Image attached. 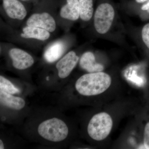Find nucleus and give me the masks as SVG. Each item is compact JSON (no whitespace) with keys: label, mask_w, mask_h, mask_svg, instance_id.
I'll use <instances>...</instances> for the list:
<instances>
[{"label":"nucleus","mask_w":149,"mask_h":149,"mask_svg":"<svg viewBox=\"0 0 149 149\" xmlns=\"http://www.w3.org/2000/svg\"><path fill=\"white\" fill-rule=\"evenodd\" d=\"M141 37L142 43L149 51V22L142 27L141 31Z\"/></svg>","instance_id":"nucleus-16"},{"label":"nucleus","mask_w":149,"mask_h":149,"mask_svg":"<svg viewBox=\"0 0 149 149\" xmlns=\"http://www.w3.org/2000/svg\"><path fill=\"white\" fill-rule=\"evenodd\" d=\"M25 3L20 0H2L1 14L6 23L15 29L22 26L29 13Z\"/></svg>","instance_id":"nucleus-4"},{"label":"nucleus","mask_w":149,"mask_h":149,"mask_svg":"<svg viewBox=\"0 0 149 149\" xmlns=\"http://www.w3.org/2000/svg\"><path fill=\"white\" fill-rule=\"evenodd\" d=\"M137 3H143L146 2L149 0H135Z\"/></svg>","instance_id":"nucleus-21"},{"label":"nucleus","mask_w":149,"mask_h":149,"mask_svg":"<svg viewBox=\"0 0 149 149\" xmlns=\"http://www.w3.org/2000/svg\"><path fill=\"white\" fill-rule=\"evenodd\" d=\"M1 53L6 54L13 67L17 70H26L35 63V59L31 54L11 43H1Z\"/></svg>","instance_id":"nucleus-9"},{"label":"nucleus","mask_w":149,"mask_h":149,"mask_svg":"<svg viewBox=\"0 0 149 149\" xmlns=\"http://www.w3.org/2000/svg\"><path fill=\"white\" fill-rule=\"evenodd\" d=\"M0 90L12 95L20 93L19 89L2 75H0Z\"/></svg>","instance_id":"nucleus-15"},{"label":"nucleus","mask_w":149,"mask_h":149,"mask_svg":"<svg viewBox=\"0 0 149 149\" xmlns=\"http://www.w3.org/2000/svg\"><path fill=\"white\" fill-rule=\"evenodd\" d=\"M39 135L46 141L58 143L66 139L69 134V128L63 120L53 118L44 120L37 128Z\"/></svg>","instance_id":"nucleus-6"},{"label":"nucleus","mask_w":149,"mask_h":149,"mask_svg":"<svg viewBox=\"0 0 149 149\" xmlns=\"http://www.w3.org/2000/svg\"><path fill=\"white\" fill-rule=\"evenodd\" d=\"M80 7V20L83 26L91 23L95 12L93 0H78Z\"/></svg>","instance_id":"nucleus-13"},{"label":"nucleus","mask_w":149,"mask_h":149,"mask_svg":"<svg viewBox=\"0 0 149 149\" xmlns=\"http://www.w3.org/2000/svg\"><path fill=\"white\" fill-rule=\"evenodd\" d=\"M60 1L57 14V22L59 27L65 33L75 22L80 20V7L78 0Z\"/></svg>","instance_id":"nucleus-8"},{"label":"nucleus","mask_w":149,"mask_h":149,"mask_svg":"<svg viewBox=\"0 0 149 149\" xmlns=\"http://www.w3.org/2000/svg\"><path fill=\"white\" fill-rule=\"evenodd\" d=\"M141 7V10L146 11L149 14V0L145 2Z\"/></svg>","instance_id":"nucleus-18"},{"label":"nucleus","mask_w":149,"mask_h":149,"mask_svg":"<svg viewBox=\"0 0 149 149\" xmlns=\"http://www.w3.org/2000/svg\"><path fill=\"white\" fill-rule=\"evenodd\" d=\"M116 17L115 10L111 4H100L95 10L91 22L96 34L99 35L108 34L114 24Z\"/></svg>","instance_id":"nucleus-5"},{"label":"nucleus","mask_w":149,"mask_h":149,"mask_svg":"<svg viewBox=\"0 0 149 149\" xmlns=\"http://www.w3.org/2000/svg\"><path fill=\"white\" fill-rule=\"evenodd\" d=\"M1 29L7 40L12 43L29 46H38L50 42L52 34L40 28L22 25L19 28H12L3 21H1Z\"/></svg>","instance_id":"nucleus-1"},{"label":"nucleus","mask_w":149,"mask_h":149,"mask_svg":"<svg viewBox=\"0 0 149 149\" xmlns=\"http://www.w3.org/2000/svg\"><path fill=\"white\" fill-rule=\"evenodd\" d=\"M59 0H39L22 25L40 27L54 34L58 28L57 14Z\"/></svg>","instance_id":"nucleus-2"},{"label":"nucleus","mask_w":149,"mask_h":149,"mask_svg":"<svg viewBox=\"0 0 149 149\" xmlns=\"http://www.w3.org/2000/svg\"><path fill=\"white\" fill-rule=\"evenodd\" d=\"M75 41L74 35L66 32L62 37L50 41L45 47L43 56L49 64L54 63L69 52Z\"/></svg>","instance_id":"nucleus-7"},{"label":"nucleus","mask_w":149,"mask_h":149,"mask_svg":"<svg viewBox=\"0 0 149 149\" xmlns=\"http://www.w3.org/2000/svg\"><path fill=\"white\" fill-rule=\"evenodd\" d=\"M5 148L4 144L2 140H0V149H3Z\"/></svg>","instance_id":"nucleus-20"},{"label":"nucleus","mask_w":149,"mask_h":149,"mask_svg":"<svg viewBox=\"0 0 149 149\" xmlns=\"http://www.w3.org/2000/svg\"><path fill=\"white\" fill-rule=\"evenodd\" d=\"M80 58L75 51L70 50L56 62L55 68L59 78L68 77L79 63Z\"/></svg>","instance_id":"nucleus-11"},{"label":"nucleus","mask_w":149,"mask_h":149,"mask_svg":"<svg viewBox=\"0 0 149 149\" xmlns=\"http://www.w3.org/2000/svg\"><path fill=\"white\" fill-rule=\"evenodd\" d=\"M0 102L3 105L16 110L22 109L25 105V102L24 99L13 95L12 94L1 90H0Z\"/></svg>","instance_id":"nucleus-14"},{"label":"nucleus","mask_w":149,"mask_h":149,"mask_svg":"<svg viewBox=\"0 0 149 149\" xmlns=\"http://www.w3.org/2000/svg\"><path fill=\"white\" fill-rule=\"evenodd\" d=\"M111 82L110 75L103 71L87 73L77 79L75 83V88L81 95H97L107 91L110 87Z\"/></svg>","instance_id":"nucleus-3"},{"label":"nucleus","mask_w":149,"mask_h":149,"mask_svg":"<svg viewBox=\"0 0 149 149\" xmlns=\"http://www.w3.org/2000/svg\"><path fill=\"white\" fill-rule=\"evenodd\" d=\"M23 2L26 3H34L35 5L39 1V0H20Z\"/></svg>","instance_id":"nucleus-19"},{"label":"nucleus","mask_w":149,"mask_h":149,"mask_svg":"<svg viewBox=\"0 0 149 149\" xmlns=\"http://www.w3.org/2000/svg\"><path fill=\"white\" fill-rule=\"evenodd\" d=\"M113 125L112 118L109 113L105 112L99 113L93 116L88 123V135L95 141H103L109 135Z\"/></svg>","instance_id":"nucleus-10"},{"label":"nucleus","mask_w":149,"mask_h":149,"mask_svg":"<svg viewBox=\"0 0 149 149\" xmlns=\"http://www.w3.org/2000/svg\"><path fill=\"white\" fill-rule=\"evenodd\" d=\"M143 145L145 149H149V122L147 123L144 129Z\"/></svg>","instance_id":"nucleus-17"},{"label":"nucleus","mask_w":149,"mask_h":149,"mask_svg":"<svg viewBox=\"0 0 149 149\" xmlns=\"http://www.w3.org/2000/svg\"><path fill=\"white\" fill-rule=\"evenodd\" d=\"M79 64L80 67L88 73L102 72L104 69L103 65L97 61L95 55L91 51H86L81 55Z\"/></svg>","instance_id":"nucleus-12"}]
</instances>
